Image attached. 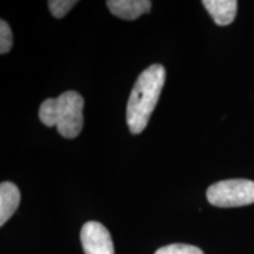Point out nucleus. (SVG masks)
<instances>
[{"mask_svg":"<svg viewBox=\"0 0 254 254\" xmlns=\"http://www.w3.org/2000/svg\"><path fill=\"white\" fill-rule=\"evenodd\" d=\"M202 5L219 26L233 23L237 15L238 1L236 0H204Z\"/></svg>","mask_w":254,"mask_h":254,"instance_id":"423d86ee","label":"nucleus"},{"mask_svg":"<svg viewBox=\"0 0 254 254\" xmlns=\"http://www.w3.org/2000/svg\"><path fill=\"white\" fill-rule=\"evenodd\" d=\"M208 202L218 207H239L254 202V182L230 179L215 183L206 192Z\"/></svg>","mask_w":254,"mask_h":254,"instance_id":"7ed1b4c3","label":"nucleus"},{"mask_svg":"<svg viewBox=\"0 0 254 254\" xmlns=\"http://www.w3.org/2000/svg\"><path fill=\"white\" fill-rule=\"evenodd\" d=\"M80 240L85 254H114L109 230L98 221H87L81 228Z\"/></svg>","mask_w":254,"mask_h":254,"instance_id":"20e7f679","label":"nucleus"},{"mask_svg":"<svg viewBox=\"0 0 254 254\" xmlns=\"http://www.w3.org/2000/svg\"><path fill=\"white\" fill-rule=\"evenodd\" d=\"M20 204V190L14 184L5 182L0 185V225L5 222L17 211Z\"/></svg>","mask_w":254,"mask_h":254,"instance_id":"0eeeda50","label":"nucleus"},{"mask_svg":"<svg viewBox=\"0 0 254 254\" xmlns=\"http://www.w3.org/2000/svg\"><path fill=\"white\" fill-rule=\"evenodd\" d=\"M84 99L77 92H64L56 99H46L39 109L40 122L47 127H57L62 136L73 139L84 126Z\"/></svg>","mask_w":254,"mask_h":254,"instance_id":"f03ea898","label":"nucleus"},{"mask_svg":"<svg viewBox=\"0 0 254 254\" xmlns=\"http://www.w3.org/2000/svg\"><path fill=\"white\" fill-rule=\"evenodd\" d=\"M13 45V36L8 24L5 20L0 21V53L6 55Z\"/></svg>","mask_w":254,"mask_h":254,"instance_id":"9d476101","label":"nucleus"},{"mask_svg":"<svg viewBox=\"0 0 254 254\" xmlns=\"http://www.w3.org/2000/svg\"><path fill=\"white\" fill-rule=\"evenodd\" d=\"M154 254H204L196 246L186 245V244H172L159 249Z\"/></svg>","mask_w":254,"mask_h":254,"instance_id":"6e6552de","label":"nucleus"},{"mask_svg":"<svg viewBox=\"0 0 254 254\" xmlns=\"http://www.w3.org/2000/svg\"><path fill=\"white\" fill-rule=\"evenodd\" d=\"M166 71L160 64H154L142 71L129 94L126 122L133 134H139L147 126L165 85Z\"/></svg>","mask_w":254,"mask_h":254,"instance_id":"f257e3e1","label":"nucleus"},{"mask_svg":"<svg viewBox=\"0 0 254 254\" xmlns=\"http://www.w3.org/2000/svg\"><path fill=\"white\" fill-rule=\"evenodd\" d=\"M106 4L116 17L125 20H135L148 13L152 6L150 0H110Z\"/></svg>","mask_w":254,"mask_h":254,"instance_id":"39448f33","label":"nucleus"},{"mask_svg":"<svg viewBox=\"0 0 254 254\" xmlns=\"http://www.w3.org/2000/svg\"><path fill=\"white\" fill-rule=\"evenodd\" d=\"M78 4L77 0H51L49 1V7L51 13L56 18H64L67 12Z\"/></svg>","mask_w":254,"mask_h":254,"instance_id":"1a4fd4ad","label":"nucleus"}]
</instances>
